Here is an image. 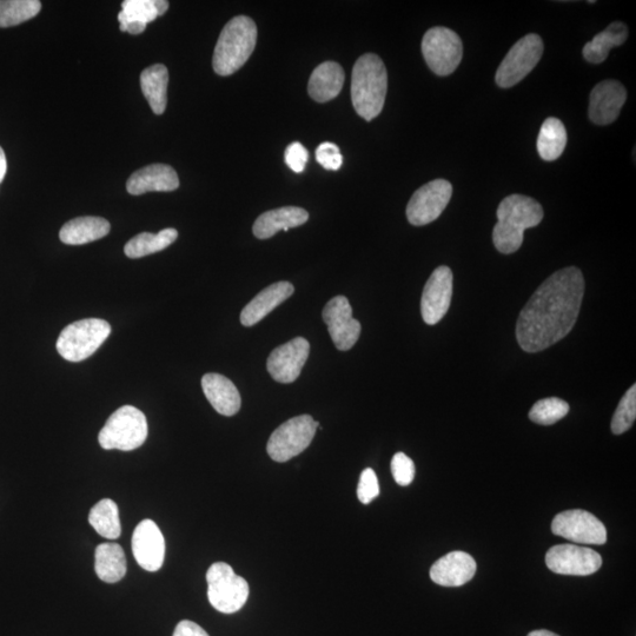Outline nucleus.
I'll use <instances>...</instances> for the list:
<instances>
[{"label":"nucleus","mask_w":636,"mask_h":636,"mask_svg":"<svg viewBox=\"0 0 636 636\" xmlns=\"http://www.w3.org/2000/svg\"><path fill=\"white\" fill-rule=\"evenodd\" d=\"M585 294L581 270L569 267L556 271L541 284L522 309L516 324V339L527 353L552 347L571 333Z\"/></svg>","instance_id":"1"},{"label":"nucleus","mask_w":636,"mask_h":636,"mask_svg":"<svg viewBox=\"0 0 636 636\" xmlns=\"http://www.w3.org/2000/svg\"><path fill=\"white\" fill-rule=\"evenodd\" d=\"M538 201L519 194L510 195L498 208V220L493 231L495 248L502 254H514L521 248L525 230L538 227L543 220Z\"/></svg>","instance_id":"2"},{"label":"nucleus","mask_w":636,"mask_h":636,"mask_svg":"<svg viewBox=\"0 0 636 636\" xmlns=\"http://www.w3.org/2000/svg\"><path fill=\"white\" fill-rule=\"evenodd\" d=\"M387 90L388 74L382 59L374 53L357 59L351 75V101L357 114L368 122L379 116Z\"/></svg>","instance_id":"3"},{"label":"nucleus","mask_w":636,"mask_h":636,"mask_svg":"<svg viewBox=\"0 0 636 636\" xmlns=\"http://www.w3.org/2000/svg\"><path fill=\"white\" fill-rule=\"evenodd\" d=\"M257 26L247 16H237L224 26L218 38L212 66L217 75L230 76L240 70L256 48Z\"/></svg>","instance_id":"4"},{"label":"nucleus","mask_w":636,"mask_h":636,"mask_svg":"<svg viewBox=\"0 0 636 636\" xmlns=\"http://www.w3.org/2000/svg\"><path fill=\"white\" fill-rule=\"evenodd\" d=\"M149 434L147 417L141 410L124 406L106 421L98 435L99 445L105 450L131 452L144 445Z\"/></svg>","instance_id":"5"},{"label":"nucleus","mask_w":636,"mask_h":636,"mask_svg":"<svg viewBox=\"0 0 636 636\" xmlns=\"http://www.w3.org/2000/svg\"><path fill=\"white\" fill-rule=\"evenodd\" d=\"M111 326L99 318H86L66 327L57 340V351L66 361L89 359L108 340Z\"/></svg>","instance_id":"6"},{"label":"nucleus","mask_w":636,"mask_h":636,"mask_svg":"<svg viewBox=\"0 0 636 636\" xmlns=\"http://www.w3.org/2000/svg\"><path fill=\"white\" fill-rule=\"evenodd\" d=\"M208 599L212 607L233 614L244 607L249 598L247 580L238 576L228 563L216 562L207 573Z\"/></svg>","instance_id":"7"},{"label":"nucleus","mask_w":636,"mask_h":636,"mask_svg":"<svg viewBox=\"0 0 636 636\" xmlns=\"http://www.w3.org/2000/svg\"><path fill=\"white\" fill-rule=\"evenodd\" d=\"M320 423L310 415H301L284 422L271 434L267 452L276 462H287L300 455L313 441Z\"/></svg>","instance_id":"8"},{"label":"nucleus","mask_w":636,"mask_h":636,"mask_svg":"<svg viewBox=\"0 0 636 636\" xmlns=\"http://www.w3.org/2000/svg\"><path fill=\"white\" fill-rule=\"evenodd\" d=\"M422 53L434 74L449 76L462 61L463 44L456 32L443 26H436L424 35Z\"/></svg>","instance_id":"9"},{"label":"nucleus","mask_w":636,"mask_h":636,"mask_svg":"<svg viewBox=\"0 0 636 636\" xmlns=\"http://www.w3.org/2000/svg\"><path fill=\"white\" fill-rule=\"evenodd\" d=\"M543 53V42L535 33L516 42L496 71V84L502 89H509L520 83L533 71L540 62Z\"/></svg>","instance_id":"10"},{"label":"nucleus","mask_w":636,"mask_h":636,"mask_svg":"<svg viewBox=\"0 0 636 636\" xmlns=\"http://www.w3.org/2000/svg\"><path fill=\"white\" fill-rule=\"evenodd\" d=\"M552 532L581 545H605L607 542L604 523L582 509L566 510L556 515L552 523Z\"/></svg>","instance_id":"11"},{"label":"nucleus","mask_w":636,"mask_h":636,"mask_svg":"<svg viewBox=\"0 0 636 636\" xmlns=\"http://www.w3.org/2000/svg\"><path fill=\"white\" fill-rule=\"evenodd\" d=\"M453 196V185L446 180L424 184L408 203L407 217L410 224L422 227L437 220L447 208Z\"/></svg>","instance_id":"12"},{"label":"nucleus","mask_w":636,"mask_h":636,"mask_svg":"<svg viewBox=\"0 0 636 636\" xmlns=\"http://www.w3.org/2000/svg\"><path fill=\"white\" fill-rule=\"evenodd\" d=\"M546 565L560 575L588 576L599 571L602 558L591 548L575 545L554 546L546 554Z\"/></svg>","instance_id":"13"},{"label":"nucleus","mask_w":636,"mask_h":636,"mask_svg":"<svg viewBox=\"0 0 636 636\" xmlns=\"http://www.w3.org/2000/svg\"><path fill=\"white\" fill-rule=\"evenodd\" d=\"M331 340L341 351L353 348L361 335V323L353 318V309L347 297L336 296L323 309Z\"/></svg>","instance_id":"14"},{"label":"nucleus","mask_w":636,"mask_h":636,"mask_svg":"<svg viewBox=\"0 0 636 636\" xmlns=\"http://www.w3.org/2000/svg\"><path fill=\"white\" fill-rule=\"evenodd\" d=\"M452 296L453 273L446 265H442L429 277L422 294L421 313L428 326H435L446 316Z\"/></svg>","instance_id":"15"},{"label":"nucleus","mask_w":636,"mask_h":636,"mask_svg":"<svg viewBox=\"0 0 636 636\" xmlns=\"http://www.w3.org/2000/svg\"><path fill=\"white\" fill-rule=\"evenodd\" d=\"M310 353V344L303 337H296L270 354L267 368L278 383H293L301 375Z\"/></svg>","instance_id":"16"},{"label":"nucleus","mask_w":636,"mask_h":636,"mask_svg":"<svg viewBox=\"0 0 636 636\" xmlns=\"http://www.w3.org/2000/svg\"><path fill=\"white\" fill-rule=\"evenodd\" d=\"M132 553L139 566L155 573L162 568L165 558V540L156 523L144 520L132 535Z\"/></svg>","instance_id":"17"},{"label":"nucleus","mask_w":636,"mask_h":636,"mask_svg":"<svg viewBox=\"0 0 636 636\" xmlns=\"http://www.w3.org/2000/svg\"><path fill=\"white\" fill-rule=\"evenodd\" d=\"M625 86L614 79H608L595 86L589 101V118L596 125H608L619 117L626 103Z\"/></svg>","instance_id":"18"},{"label":"nucleus","mask_w":636,"mask_h":636,"mask_svg":"<svg viewBox=\"0 0 636 636\" xmlns=\"http://www.w3.org/2000/svg\"><path fill=\"white\" fill-rule=\"evenodd\" d=\"M476 568L472 555L452 552L434 563L430 579L443 587H460L474 578Z\"/></svg>","instance_id":"19"},{"label":"nucleus","mask_w":636,"mask_h":636,"mask_svg":"<svg viewBox=\"0 0 636 636\" xmlns=\"http://www.w3.org/2000/svg\"><path fill=\"white\" fill-rule=\"evenodd\" d=\"M180 188V178L175 169L167 164H151L134 172L127 182V190L132 196L147 192H170Z\"/></svg>","instance_id":"20"},{"label":"nucleus","mask_w":636,"mask_h":636,"mask_svg":"<svg viewBox=\"0 0 636 636\" xmlns=\"http://www.w3.org/2000/svg\"><path fill=\"white\" fill-rule=\"evenodd\" d=\"M169 9L167 0H125L118 13L119 29L130 35H141L149 23Z\"/></svg>","instance_id":"21"},{"label":"nucleus","mask_w":636,"mask_h":636,"mask_svg":"<svg viewBox=\"0 0 636 636\" xmlns=\"http://www.w3.org/2000/svg\"><path fill=\"white\" fill-rule=\"evenodd\" d=\"M295 288L290 282L271 284L258 294L247 307L242 310L241 323L244 327H253L267 317L284 301L294 294Z\"/></svg>","instance_id":"22"},{"label":"nucleus","mask_w":636,"mask_h":636,"mask_svg":"<svg viewBox=\"0 0 636 636\" xmlns=\"http://www.w3.org/2000/svg\"><path fill=\"white\" fill-rule=\"evenodd\" d=\"M202 388L211 406L218 414L234 416L241 409V395L235 384L221 374L203 376Z\"/></svg>","instance_id":"23"},{"label":"nucleus","mask_w":636,"mask_h":636,"mask_svg":"<svg viewBox=\"0 0 636 636\" xmlns=\"http://www.w3.org/2000/svg\"><path fill=\"white\" fill-rule=\"evenodd\" d=\"M309 220L307 210L298 207H283L264 212L254 224V235L260 240H268L278 231H289L301 227Z\"/></svg>","instance_id":"24"},{"label":"nucleus","mask_w":636,"mask_h":636,"mask_svg":"<svg viewBox=\"0 0 636 636\" xmlns=\"http://www.w3.org/2000/svg\"><path fill=\"white\" fill-rule=\"evenodd\" d=\"M344 71L340 64L324 62L311 75L308 92L318 103H326L340 95L344 84Z\"/></svg>","instance_id":"25"},{"label":"nucleus","mask_w":636,"mask_h":636,"mask_svg":"<svg viewBox=\"0 0 636 636\" xmlns=\"http://www.w3.org/2000/svg\"><path fill=\"white\" fill-rule=\"evenodd\" d=\"M110 223L102 217L85 216L71 220L59 231L64 244L83 245L101 240L110 233Z\"/></svg>","instance_id":"26"},{"label":"nucleus","mask_w":636,"mask_h":636,"mask_svg":"<svg viewBox=\"0 0 636 636\" xmlns=\"http://www.w3.org/2000/svg\"><path fill=\"white\" fill-rule=\"evenodd\" d=\"M168 84L169 72L167 66L163 64L152 65L142 72V92L156 115L164 114L167 109Z\"/></svg>","instance_id":"27"},{"label":"nucleus","mask_w":636,"mask_h":636,"mask_svg":"<svg viewBox=\"0 0 636 636\" xmlns=\"http://www.w3.org/2000/svg\"><path fill=\"white\" fill-rule=\"evenodd\" d=\"M95 571L106 583L121 581L127 574V559L123 548L117 543H102L96 548Z\"/></svg>","instance_id":"28"},{"label":"nucleus","mask_w":636,"mask_h":636,"mask_svg":"<svg viewBox=\"0 0 636 636\" xmlns=\"http://www.w3.org/2000/svg\"><path fill=\"white\" fill-rule=\"evenodd\" d=\"M627 38V26L622 22H614L585 45L583 57H585L587 62L593 64L605 62L609 51L616 48V46L625 44Z\"/></svg>","instance_id":"29"},{"label":"nucleus","mask_w":636,"mask_h":636,"mask_svg":"<svg viewBox=\"0 0 636 636\" xmlns=\"http://www.w3.org/2000/svg\"><path fill=\"white\" fill-rule=\"evenodd\" d=\"M538 151L542 159L547 162L556 161L566 149L567 131L565 124L558 118H547L543 122L538 137Z\"/></svg>","instance_id":"30"},{"label":"nucleus","mask_w":636,"mask_h":636,"mask_svg":"<svg viewBox=\"0 0 636 636\" xmlns=\"http://www.w3.org/2000/svg\"><path fill=\"white\" fill-rule=\"evenodd\" d=\"M177 237V230L172 228L159 231L156 235L139 234L125 244L124 253L129 258H141L156 254L170 247L177 240Z\"/></svg>","instance_id":"31"},{"label":"nucleus","mask_w":636,"mask_h":636,"mask_svg":"<svg viewBox=\"0 0 636 636\" xmlns=\"http://www.w3.org/2000/svg\"><path fill=\"white\" fill-rule=\"evenodd\" d=\"M89 522L96 532L105 539L116 540L122 534L118 506L111 499L99 501L91 509Z\"/></svg>","instance_id":"32"},{"label":"nucleus","mask_w":636,"mask_h":636,"mask_svg":"<svg viewBox=\"0 0 636 636\" xmlns=\"http://www.w3.org/2000/svg\"><path fill=\"white\" fill-rule=\"evenodd\" d=\"M42 9L39 0H0V28H11L35 18Z\"/></svg>","instance_id":"33"},{"label":"nucleus","mask_w":636,"mask_h":636,"mask_svg":"<svg viewBox=\"0 0 636 636\" xmlns=\"http://www.w3.org/2000/svg\"><path fill=\"white\" fill-rule=\"evenodd\" d=\"M569 412V406L566 401L558 399V397H549L536 402L529 412V419L534 423L542 424V426H552L559 422Z\"/></svg>","instance_id":"34"},{"label":"nucleus","mask_w":636,"mask_h":636,"mask_svg":"<svg viewBox=\"0 0 636 636\" xmlns=\"http://www.w3.org/2000/svg\"><path fill=\"white\" fill-rule=\"evenodd\" d=\"M636 419V386L628 389L622 397L612 420V432L621 435L631 429Z\"/></svg>","instance_id":"35"},{"label":"nucleus","mask_w":636,"mask_h":636,"mask_svg":"<svg viewBox=\"0 0 636 636\" xmlns=\"http://www.w3.org/2000/svg\"><path fill=\"white\" fill-rule=\"evenodd\" d=\"M392 473L397 485L407 487L415 477V465L412 459L404 453H397L392 460Z\"/></svg>","instance_id":"36"},{"label":"nucleus","mask_w":636,"mask_h":636,"mask_svg":"<svg viewBox=\"0 0 636 636\" xmlns=\"http://www.w3.org/2000/svg\"><path fill=\"white\" fill-rule=\"evenodd\" d=\"M380 494L379 480L373 469H364L357 487V496L363 505H368L371 501L377 498Z\"/></svg>","instance_id":"37"},{"label":"nucleus","mask_w":636,"mask_h":636,"mask_svg":"<svg viewBox=\"0 0 636 636\" xmlns=\"http://www.w3.org/2000/svg\"><path fill=\"white\" fill-rule=\"evenodd\" d=\"M316 161L324 169L336 171L342 167L343 157L340 148L334 143H322L316 150Z\"/></svg>","instance_id":"38"},{"label":"nucleus","mask_w":636,"mask_h":636,"mask_svg":"<svg viewBox=\"0 0 636 636\" xmlns=\"http://www.w3.org/2000/svg\"><path fill=\"white\" fill-rule=\"evenodd\" d=\"M284 159L291 170L301 174L309 161V152L301 143H291L284 154Z\"/></svg>","instance_id":"39"},{"label":"nucleus","mask_w":636,"mask_h":636,"mask_svg":"<svg viewBox=\"0 0 636 636\" xmlns=\"http://www.w3.org/2000/svg\"><path fill=\"white\" fill-rule=\"evenodd\" d=\"M172 636H209V634L195 622L183 620L177 625Z\"/></svg>","instance_id":"40"},{"label":"nucleus","mask_w":636,"mask_h":636,"mask_svg":"<svg viewBox=\"0 0 636 636\" xmlns=\"http://www.w3.org/2000/svg\"><path fill=\"white\" fill-rule=\"evenodd\" d=\"M6 171H8V161H6L3 148L0 147V183L4 181Z\"/></svg>","instance_id":"41"},{"label":"nucleus","mask_w":636,"mask_h":636,"mask_svg":"<svg viewBox=\"0 0 636 636\" xmlns=\"http://www.w3.org/2000/svg\"><path fill=\"white\" fill-rule=\"evenodd\" d=\"M528 636H560L551 631H546V629H540V631H534L529 633Z\"/></svg>","instance_id":"42"}]
</instances>
